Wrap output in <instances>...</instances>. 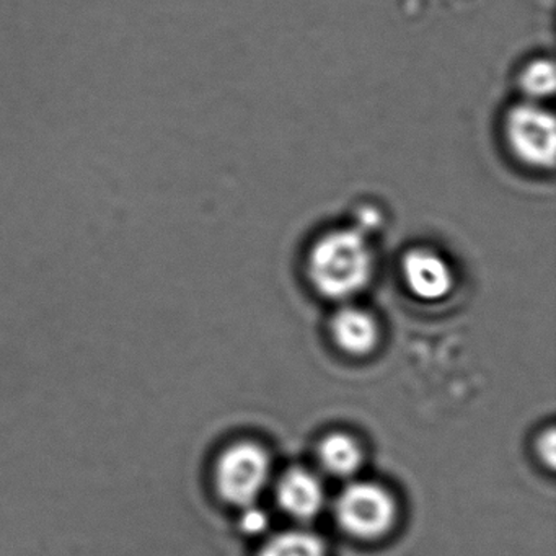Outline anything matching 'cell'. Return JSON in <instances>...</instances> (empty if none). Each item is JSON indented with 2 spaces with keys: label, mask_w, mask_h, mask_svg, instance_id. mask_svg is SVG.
Instances as JSON below:
<instances>
[{
  "label": "cell",
  "mask_w": 556,
  "mask_h": 556,
  "mask_svg": "<svg viewBox=\"0 0 556 556\" xmlns=\"http://www.w3.org/2000/svg\"><path fill=\"white\" fill-rule=\"evenodd\" d=\"M372 273V250L357 230L325 233L308 253L307 275L312 286L333 301L359 294L369 285Z\"/></svg>",
  "instance_id": "obj_1"
},
{
  "label": "cell",
  "mask_w": 556,
  "mask_h": 556,
  "mask_svg": "<svg viewBox=\"0 0 556 556\" xmlns=\"http://www.w3.org/2000/svg\"><path fill=\"white\" fill-rule=\"evenodd\" d=\"M271 462L265 448L253 442H239L227 448L216 467L220 497L233 506H252L268 483Z\"/></svg>",
  "instance_id": "obj_2"
},
{
  "label": "cell",
  "mask_w": 556,
  "mask_h": 556,
  "mask_svg": "<svg viewBox=\"0 0 556 556\" xmlns=\"http://www.w3.org/2000/svg\"><path fill=\"white\" fill-rule=\"evenodd\" d=\"M334 517L341 529L357 539L370 540L389 532L396 506L389 491L379 484L353 483L338 496Z\"/></svg>",
  "instance_id": "obj_3"
},
{
  "label": "cell",
  "mask_w": 556,
  "mask_h": 556,
  "mask_svg": "<svg viewBox=\"0 0 556 556\" xmlns=\"http://www.w3.org/2000/svg\"><path fill=\"white\" fill-rule=\"evenodd\" d=\"M507 144L522 164L533 168L555 165L556 128L548 110L535 103H520L506 116Z\"/></svg>",
  "instance_id": "obj_4"
},
{
  "label": "cell",
  "mask_w": 556,
  "mask_h": 556,
  "mask_svg": "<svg viewBox=\"0 0 556 556\" xmlns=\"http://www.w3.org/2000/svg\"><path fill=\"white\" fill-rule=\"evenodd\" d=\"M402 275L406 288L421 301H441L454 288L451 266L432 250L415 249L406 253Z\"/></svg>",
  "instance_id": "obj_5"
},
{
  "label": "cell",
  "mask_w": 556,
  "mask_h": 556,
  "mask_svg": "<svg viewBox=\"0 0 556 556\" xmlns=\"http://www.w3.org/2000/svg\"><path fill=\"white\" fill-rule=\"evenodd\" d=\"M276 497L282 510L299 520L314 519L325 503L320 480L304 468L286 471L276 488Z\"/></svg>",
  "instance_id": "obj_6"
},
{
  "label": "cell",
  "mask_w": 556,
  "mask_h": 556,
  "mask_svg": "<svg viewBox=\"0 0 556 556\" xmlns=\"http://www.w3.org/2000/svg\"><path fill=\"white\" fill-rule=\"evenodd\" d=\"M330 328L338 348L353 356L370 353L379 340L377 321L363 308H341L334 314Z\"/></svg>",
  "instance_id": "obj_7"
},
{
  "label": "cell",
  "mask_w": 556,
  "mask_h": 556,
  "mask_svg": "<svg viewBox=\"0 0 556 556\" xmlns=\"http://www.w3.org/2000/svg\"><path fill=\"white\" fill-rule=\"evenodd\" d=\"M318 458L328 473L334 477H351L363 464V451L351 435L331 434L318 448Z\"/></svg>",
  "instance_id": "obj_8"
},
{
  "label": "cell",
  "mask_w": 556,
  "mask_h": 556,
  "mask_svg": "<svg viewBox=\"0 0 556 556\" xmlns=\"http://www.w3.org/2000/svg\"><path fill=\"white\" fill-rule=\"evenodd\" d=\"M260 556H325V543L315 533L289 530L273 536Z\"/></svg>",
  "instance_id": "obj_9"
},
{
  "label": "cell",
  "mask_w": 556,
  "mask_h": 556,
  "mask_svg": "<svg viewBox=\"0 0 556 556\" xmlns=\"http://www.w3.org/2000/svg\"><path fill=\"white\" fill-rule=\"evenodd\" d=\"M555 86V66L552 61H533L520 76V87L532 99L552 96Z\"/></svg>",
  "instance_id": "obj_10"
},
{
  "label": "cell",
  "mask_w": 556,
  "mask_h": 556,
  "mask_svg": "<svg viewBox=\"0 0 556 556\" xmlns=\"http://www.w3.org/2000/svg\"><path fill=\"white\" fill-rule=\"evenodd\" d=\"M268 516L265 510L260 509L256 506H247L243 510L242 519H240V529L242 532L249 533V535H258L263 533L268 527Z\"/></svg>",
  "instance_id": "obj_11"
},
{
  "label": "cell",
  "mask_w": 556,
  "mask_h": 556,
  "mask_svg": "<svg viewBox=\"0 0 556 556\" xmlns=\"http://www.w3.org/2000/svg\"><path fill=\"white\" fill-rule=\"evenodd\" d=\"M555 431L548 429L545 434L540 438L539 452L542 455L543 460L546 462L548 467H555L556 448H555Z\"/></svg>",
  "instance_id": "obj_12"
}]
</instances>
